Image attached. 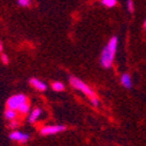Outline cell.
<instances>
[{
    "label": "cell",
    "instance_id": "cell-12",
    "mask_svg": "<svg viewBox=\"0 0 146 146\" xmlns=\"http://www.w3.org/2000/svg\"><path fill=\"white\" fill-rule=\"evenodd\" d=\"M52 87H53V90L55 91H62L64 89V86L61 82H54Z\"/></svg>",
    "mask_w": 146,
    "mask_h": 146
},
{
    "label": "cell",
    "instance_id": "cell-2",
    "mask_svg": "<svg viewBox=\"0 0 146 146\" xmlns=\"http://www.w3.org/2000/svg\"><path fill=\"white\" fill-rule=\"evenodd\" d=\"M70 84H71V86L74 87L75 89L80 90V91L83 92L84 95H87L90 100L96 98V95H95L94 90H92L91 88H89L88 84H86L82 80H80V78H77V77H74V76H71V77H70Z\"/></svg>",
    "mask_w": 146,
    "mask_h": 146
},
{
    "label": "cell",
    "instance_id": "cell-5",
    "mask_svg": "<svg viewBox=\"0 0 146 146\" xmlns=\"http://www.w3.org/2000/svg\"><path fill=\"white\" fill-rule=\"evenodd\" d=\"M9 139L18 141V143H27L29 140V136L27 133H23L20 131H13L9 133Z\"/></svg>",
    "mask_w": 146,
    "mask_h": 146
},
{
    "label": "cell",
    "instance_id": "cell-6",
    "mask_svg": "<svg viewBox=\"0 0 146 146\" xmlns=\"http://www.w3.org/2000/svg\"><path fill=\"white\" fill-rule=\"evenodd\" d=\"M29 83L32 84V86H33L36 90H39V91H44V90L47 89L46 84H44L42 81L38 80V78H31V80H29Z\"/></svg>",
    "mask_w": 146,
    "mask_h": 146
},
{
    "label": "cell",
    "instance_id": "cell-1",
    "mask_svg": "<svg viewBox=\"0 0 146 146\" xmlns=\"http://www.w3.org/2000/svg\"><path fill=\"white\" fill-rule=\"evenodd\" d=\"M117 44H118V39L117 36H112V38L109 40V42L106 43V46L104 47V49L102 52L101 55V64L103 68H110L113 63V58L117 52Z\"/></svg>",
    "mask_w": 146,
    "mask_h": 146
},
{
    "label": "cell",
    "instance_id": "cell-16",
    "mask_svg": "<svg viewBox=\"0 0 146 146\" xmlns=\"http://www.w3.org/2000/svg\"><path fill=\"white\" fill-rule=\"evenodd\" d=\"M1 61H3V63H4V64H8V62H9L7 55H5V54L1 55Z\"/></svg>",
    "mask_w": 146,
    "mask_h": 146
},
{
    "label": "cell",
    "instance_id": "cell-15",
    "mask_svg": "<svg viewBox=\"0 0 146 146\" xmlns=\"http://www.w3.org/2000/svg\"><path fill=\"white\" fill-rule=\"evenodd\" d=\"M18 126H19V123H18L17 120H12L11 123H9V127L11 129H17Z\"/></svg>",
    "mask_w": 146,
    "mask_h": 146
},
{
    "label": "cell",
    "instance_id": "cell-4",
    "mask_svg": "<svg viewBox=\"0 0 146 146\" xmlns=\"http://www.w3.org/2000/svg\"><path fill=\"white\" fill-rule=\"evenodd\" d=\"M63 131H66L64 125H47L40 130V133L42 136H52V135H56V133L63 132Z\"/></svg>",
    "mask_w": 146,
    "mask_h": 146
},
{
    "label": "cell",
    "instance_id": "cell-10",
    "mask_svg": "<svg viewBox=\"0 0 146 146\" xmlns=\"http://www.w3.org/2000/svg\"><path fill=\"white\" fill-rule=\"evenodd\" d=\"M18 111H19L21 115H26V113H28V112H29V104H28V102L23 103V104L18 109Z\"/></svg>",
    "mask_w": 146,
    "mask_h": 146
},
{
    "label": "cell",
    "instance_id": "cell-3",
    "mask_svg": "<svg viewBox=\"0 0 146 146\" xmlns=\"http://www.w3.org/2000/svg\"><path fill=\"white\" fill-rule=\"evenodd\" d=\"M28 102L27 100V97L25 95H22V94H18V95H14V96H12L8 98L7 101V109H12V110H18V109L23 104V103H26Z\"/></svg>",
    "mask_w": 146,
    "mask_h": 146
},
{
    "label": "cell",
    "instance_id": "cell-9",
    "mask_svg": "<svg viewBox=\"0 0 146 146\" xmlns=\"http://www.w3.org/2000/svg\"><path fill=\"white\" fill-rule=\"evenodd\" d=\"M15 117H17V113H15V111L14 110H12V109H7V110L5 111V118L7 119V120H14L15 119Z\"/></svg>",
    "mask_w": 146,
    "mask_h": 146
},
{
    "label": "cell",
    "instance_id": "cell-18",
    "mask_svg": "<svg viewBox=\"0 0 146 146\" xmlns=\"http://www.w3.org/2000/svg\"><path fill=\"white\" fill-rule=\"evenodd\" d=\"M144 28L146 29V20H145V22H144Z\"/></svg>",
    "mask_w": 146,
    "mask_h": 146
},
{
    "label": "cell",
    "instance_id": "cell-8",
    "mask_svg": "<svg viewBox=\"0 0 146 146\" xmlns=\"http://www.w3.org/2000/svg\"><path fill=\"white\" fill-rule=\"evenodd\" d=\"M41 109H39V108H36V109H34V110L31 112V115H29V117H28V120L31 121V123H35L36 120L39 119V117H40V115H41Z\"/></svg>",
    "mask_w": 146,
    "mask_h": 146
},
{
    "label": "cell",
    "instance_id": "cell-14",
    "mask_svg": "<svg viewBox=\"0 0 146 146\" xmlns=\"http://www.w3.org/2000/svg\"><path fill=\"white\" fill-rule=\"evenodd\" d=\"M126 6H127V11L129 12H133V9H135V6H133V1H132V0H127Z\"/></svg>",
    "mask_w": 146,
    "mask_h": 146
},
{
    "label": "cell",
    "instance_id": "cell-17",
    "mask_svg": "<svg viewBox=\"0 0 146 146\" xmlns=\"http://www.w3.org/2000/svg\"><path fill=\"white\" fill-rule=\"evenodd\" d=\"M3 50V44H1V42H0V52Z\"/></svg>",
    "mask_w": 146,
    "mask_h": 146
},
{
    "label": "cell",
    "instance_id": "cell-11",
    "mask_svg": "<svg viewBox=\"0 0 146 146\" xmlns=\"http://www.w3.org/2000/svg\"><path fill=\"white\" fill-rule=\"evenodd\" d=\"M101 3H102L103 6H105L108 8H111V7L116 6L117 0H101Z\"/></svg>",
    "mask_w": 146,
    "mask_h": 146
},
{
    "label": "cell",
    "instance_id": "cell-13",
    "mask_svg": "<svg viewBox=\"0 0 146 146\" xmlns=\"http://www.w3.org/2000/svg\"><path fill=\"white\" fill-rule=\"evenodd\" d=\"M32 3V0H18V4L22 7H28Z\"/></svg>",
    "mask_w": 146,
    "mask_h": 146
},
{
    "label": "cell",
    "instance_id": "cell-7",
    "mask_svg": "<svg viewBox=\"0 0 146 146\" xmlns=\"http://www.w3.org/2000/svg\"><path fill=\"white\" fill-rule=\"evenodd\" d=\"M120 83H121V86L125 87L126 89H130L132 87V81H131V77L129 74H123L120 77Z\"/></svg>",
    "mask_w": 146,
    "mask_h": 146
}]
</instances>
